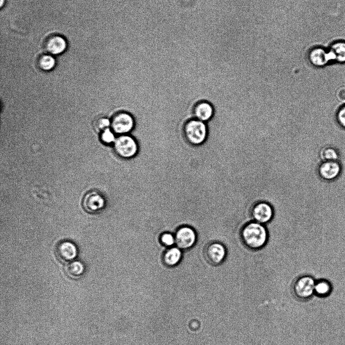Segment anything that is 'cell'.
Returning a JSON list of instances; mask_svg holds the SVG:
<instances>
[{"mask_svg": "<svg viewBox=\"0 0 345 345\" xmlns=\"http://www.w3.org/2000/svg\"><path fill=\"white\" fill-rule=\"evenodd\" d=\"M183 130L186 140L193 145L198 146L204 144L208 137V125L206 122L195 118L187 121Z\"/></svg>", "mask_w": 345, "mask_h": 345, "instance_id": "2", "label": "cell"}, {"mask_svg": "<svg viewBox=\"0 0 345 345\" xmlns=\"http://www.w3.org/2000/svg\"><path fill=\"white\" fill-rule=\"evenodd\" d=\"M316 281L310 276H303L299 277L293 285V292L298 298L305 300L309 298L314 294Z\"/></svg>", "mask_w": 345, "mask_h": 345, "instance_id": "5", "label": "cell"}, {"mask_svg": "<svg viewBox=\"0 0 345 345\" xmlns=\"http://www.w3.org/2000/svg\"><path fill=\"white\" fill-rule=\"evenodd\" d=\"M308 56L310 63L316 68H323L331 62L327 48L316 47L311 50Z\"/></svg>", "mask_w": 345, "mask_h": 345, "instance_id": "10", "label": "cell"}, {"mask_svg": "<svg viewBox=\"0 0 345 345\" xmlns=\"http://www.w3.org/2000/svg\"><path fill=\"white\" fill-rule=\"evenodd\" d=\"M115 134L111 128H106L102 131L101 139L102 142L106 144H114L117 138Z\"/></svg>", "mask_w": 345, "mask_h": 345, "instance_id": "21", "label": "cell"}, {"mask_svg": "<svg viewBox=\"0 0 345 345\" xmlns=\"http://www.w3.org/2000/svg\"><path fill=\"white\" fill-rule=\"evenodd\" d=\"M227 251L221 243L214 242L209 244L206 248L205 255L208 262L212 265L221 264L225 260Z\"/></svg>", "mask_w": 345, "mask_h": 345, "instance_id": "9", "label": "cell"}, {"mask_svg": "<svg viewBox=\"0 0 345 345\" xmlns=\"http://www.w3.org/2000/svg\"><path fill=\"white\" fill-rule=\"evenodd\" d=\"M182 252L178 247H172L168 249L163 256L164 264L169 267L176 265L180 261Z\"/></svg>", "mask_w": 345, "mask_h": 345, "instance_id": "16", "label": "cell"}, {"mask_svg": "<svg viewBox=\"0 0 345 345\" xmlns=\"http://www.w3.org/2000/svg\"><path fill=\"white\" fill-rule=\"evenodd\" d=\"M38 64L42 70L50 71L56 66V61L53 55H44L40 58Z\"/></svg>", "mask_w": 345, "mask_h": 345, "instance_id": "20", "label": "cell"}, {"mask_svg": "<svg viewBox=\"0 0 345 345\" xmlns=\"http://www.w3.org/2000/svg\"><path fill=\"white\" fill-rule=\"evenodd\" d=\"M161 241L166 246H171L175 243V236L169 233H165L162 235Z\"/></svg>", "mask_w": 345, "mask_h": 345, "instance_id": "22", "label": "cell"}, {"mask_svg": "<svg viewBox=\"0 0 345 345\" xmlns=\"http://www.w3.org/2000/svg\"><path fill=\"white\" fill-rule=\"evenodd\" d=\"M104 197L98 192L91 191L86 193L82 201V206L86 212L95 214L101 211L105 207Z\"/></svg>", "mask_w": 345, "mask_h": 345, "instance_id": "6", "label": "cell"}, {"mask_svg": "<svg viewBox=\"0 0 345 345\" xmlns=\"http://www.w3.org/2000/svg\"><path fill=\"white\" fill-rule=\"evenodd\" d=\"M322 161H339V155L337 151L334 148L326 147L321 150L320 154Z\"/></svg>", "mask_w": 345, "mask_h": 345, "instance_id": "19", "label": "cell"}, {"mask_svg": "<svg viewBox=\"0 0 345 345\" xmlns=\"http://www.w3.org/2000/svg\"><path fill=\"white\" fill-rule=\"evenodd\" d=\"M67 45L66 40L63 36L55 35L47 40L46 48L51 55H58L66 50Z\"/></svg>", "mask_w": 345, "mask_h": 345, "instance_id": "15", "label": "cell"}, {"mask_svg": "<svg viewBox=\"0 0 345 345\" xmlns=\"http://www.w3.org/2000/svg\"><path fill=\"white\" fill-rule=\"evenodd\" d=\"M65 270L67 275L72 278H78L84 273L85 268L79 261H72L66 265Z\"/></svg>", "mask_w": 345, "mask_h": 345, "instance_id": "17", "label": "cell"}, {"mask_svg": "<svg viewBox=\"0 0 345 345\" xmlns=\"http://www.w3.org/2000/svg\"><path fill=\"white\" fill-rule=\"evenodd\" d=\"M95 125L96 129L103 131L111 126V121L107 118H100L96 120Z\"/></svg>", "mask_w": 345, "mask_h": 345, "instance_id": "23", "label": "cell"}, {"mask_svg": "<svg viewBox=\"0 0 345 345\" xmlns=\"http://www.w3.org/2000/svg\"><path fill=\"white\" fill-rule=\"evenodd\" d=\"M332 291V286L327 280H321L316 282L314 288V294L320 297L328 296Z\"/></svg>", "mask_w": 345, "mask_h": 345, "instance_id": "18", "label": "cell"}, {"mask_svg": "<svg viewBox=\"0 0 345 345\" xmlns=\"http://www.w3.org/2000/svg\"><path fill=\"white\" fill-rule=\"evenodd\" d=\"M5 0H1V7L2 8L3 6L5 5Z\"/></svg>", "mask_w": 345, "mask_h": 345, "instance_id": "25", "label": "cell"}, {"mask_svg": "<svg viewBox=\"0 0 345 345\" xmlns=\"http://www.w3.org/2000/svg\"><path fill=\"white\" fill-rule=\"evenodd\" d=\"M274 211L271 205L266 201L255 203L252 208L251 215L253 221L265 225L273 218Z\"/></svg>", "mask_w": 345, "mask_h": 345, "instance_id": "7", "label": "cell"}, {"mask_svg": "<svg viewBox=\"0 0 345 345\" xmlns=\"http://www.w3.org/2000/svg\"><path fill=\"white\" fill-rule=\"evenodd\" d=\"M240 235L243 243L248 248L253 249L264 247L268 238V231L265 225L254 221L244 225Z\"/></svg>", "mask_w": 345, "mask_h": 345, "instance_id": "1", "label": "cell"}, {"mask_svg": "<svg viewBox=\"0 0 345 345\" xmlns=\"http://www.w3.org/2000/svg\"><path fill=\"white\" fill-rule=\"evenodd\" d=\"M194 118L204 122H209L215 114L213 104L208 101H202L194 107L193 112Z\"/></svg>", "mask_w": 345, "mask_h": 345, "instance_id": "13", "label": "cell"}, {"mask_svg": "<svg viewBox=\"0 0 345 345\" xmlns=\"http://www.w3.org/2000/svg\"><path fill=\"white\" fill-rule=\"evenodd\" d=\"M57 258L62 263H67L73 261L77 255L76 245L69 241L59 243L55 250Z\"/></svg>", "mask_w": 345, "mask_h": 345, "instance_id": "11", "label": "cell"}, {"mask_svg": "<svg viewBox=\"0 0 345 345\" xmlns=\"http://www.w3.org/2000/svg\"><path fill=\"white\" fill-rule=\"evenodd\" d=\"M336 119L339 125L345 128V104L341 106L338 110Z\"/></svg>", "mask_w": 345, "mask_h": 345, "instance_id": "24", "label": "cell"}, {"mask_svg": "<svg viewBox=\"0 0 345 345\" xmlns=\"http://www.w3.org/2000/svg\"><path fill=\"white\" fill-rule=\"evenodd\" d=\"M341 170V165L338 161H325L319 165L318 174L322 179L330 181L337 178Z\"/></svg>", "mask_w": 345, "mask_h": 345, "instance_id": "12", "label": "cell"}, {"mask_svg": "<svg viewBox=\"0 0 345 345\" xmlns=\"http://www.w3.org/2000/svg\"><path fill=\"white\" fill-rule=\"evenodd\" d=\"M327 49L331 62L341 64L345 63V40L333 41Z\"/></svg>", "mask_w": 345, "mask_h": 345, "instance_id": "14", "label": "cell"}, {"mask_svg": "<svg viewBox=\"0 0 345 345\" xmlns=\"http://www.w3.org/2000/svg\"><path fill=\"white\" fill-rule=\"evenodd\" d=\"M134 125L133 116L126 112L116 114L111 120V128L119 136L129 134L133 130Z\"/></svg>", "mask_w": 345, "mask_h": 345, "instance_id": "4", "label": "cell"}, {"mask_svg": "<svg viewBox=\"0 0 345 345\" xmlns=\"http://www.w3.org/2000/svg\"><path fill=\"white\" fill-rule=\"evenodd\" d=\"M113 145L115 152L122 158H131L138 150L136 141L129 134L119 135Z\"/></svg>", "mask_w": 345, "mask_h": 345, "instance_id": "3", "label": "cell"}, {"mask_svg": "<svg viewBox=\"0 0 345 345\" xmlns=\"http://www.w3.org/2000/svg\"><path fill=\"white\" fill-rule=\"evenodd\" d=\"M175 243L180 249H186L192 247L195 242L196 235L190 227L184 226L179 228L175 235Z\"/></svg>", "mask_w": 345, "mask_h": 345, "instance_id": "8", "label": "cell"}]
</instances>
